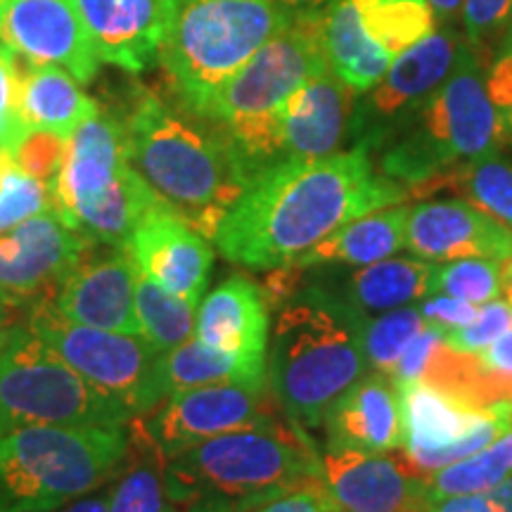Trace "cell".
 <instances>
[{
  "label": "cell",
  "mask_w": 512,
  "mask_h": 512,
  "mask_svg": "<svg viewBox=\"0 0 512 512\" xmlns=\"http://www.w3.org/2000/svg\"><path fill=\"white\" fill-rule=\"evenodd\" d=\"M486 91L501 117L505 133L512 138V41L508 36L503 38L494 60L486 67Z\"/></svg>",
  "instance_id": "cell-42"
},
{
  "label": "cell",
  "mask_w": 512,
  "mask_h": 512,
  "mask_svg": "<svg viewBox=\"0 0 512 512\" xmlns=\"http://www.w3.org/2000/svg\"><path fill=\"white\" fill-rule=\"evenodd\" d=\"M323 46L330 72L354 93L370 91L392 64V57L363 34L354 0H330L325 5Z\"/></svg>",
  "instance_id": "cell-28"
},
{
  "label": "cell",
  "mask_w": 512,
  "mask_h": 512,
  "mask_svg": "<svg viewBox=\"0 0 512 512\" xmlns=\"http://www.w3.org/2000/svg\"><path fill=\"white\" fill-rule=\"evenodd\" d=\"M126 249L140 273L197 306L214 268V247L176 211L164 202L147 209Z\"/></svg>",
  "instance_id": "cell-19"
},
{
  "label": "cell",
  "mask_w": 512,
  "mask_h": 512,
  "mask_svg": "<svg viewBox=\"0 0 512 512\" xmlns=\"http://www.w3.org/2000/svg\"><path fill=\"white\" fill-rule=\"evenodd\" d=\"M460 24L467 46L486 67L512 24V0H463Z\"/></svg>",
  "instance_id": "cell-38"
},
{
  "label": "cell",
  "mask_w": 512,
  "mask_h": 512,
  "mask_svg": "<svg viewBox=\"0 0 512 512\" xmlns=\"http://www.w3.org/2000/svg\"><path fill=\"white\" fill-rule=\"evenodd\" d=\"M505 36H508V38H510V41H512V24H510V29H508V34H505Z\"/></svg>",
  "instance_id": "cell-55"
},
{
  "label": "cell",
  "mask_w": 512,
  "mask_h": 512,
  "mask_svg": "<svg viewBox=\"0 0 512 512\" xmlns=\"http://www.w3.org/2000/svg\"><path fill=\"white\" fill-rule=\"evenodd\" d=\"M475 356L489 373L512 380V330L505 332V335L501 339H496L489 349L479 351Z\"/></svg>",
  "instance_id": "cell-45"
},
{
  "label": "cell",
  "mask_w": 512,
  "mask_h": 512,
  "mask_svg": "<svg viewBox=\"0 0 512 512\" xmlns=\"http://www.w3.org/2000/svg\"><path fill=\"white\" fill-rule=\"evenodd\" d=\"M512 475V427L475 456L441 467L427 477L432 501L448 496L489 494Z\"/></svg>",
  "instance_id": "cell-34"
},
{
  "label": "cell",
  "mask_w": 512,
  "mask_h": 512,
  "mask_svg": "<svg viewBox=\"0 0 512 512\" xmlns=\"http://www.w3.org/2000/svg\"><path fill=\"white\" fill-rule=\"evenodd\" d=\"M278 3L297 12H311V10H323L330 0H278Z\"/></svg>",
  "instance_id": "cell-50"
},
{
  "label": "cell",
  "mask_w": 512,
  "mask_h": 512,
  "mask_svg": "<svg viewBox=\"0 0 512 512\" xmlns=\"http://www.w3.org/2000/svg\"><path fill=\"white\" fill-rule=\"evenodd\" d=\"M356 328L366 366L380 373H392L396 361L415 335L427 328V323L418 306H401L380 316L356 318Z\"/></svg>",
  "instance_id": "cell-35"
},
{
  "label": "cell",
  "mask_w": 512,
  "mask_h": 512,
  "mask_svg": "<svg viewBox=\"0 0 512 512\" xmlns=\"http://www.w3.org/2000/svg\"><path fill=\"white\" fill-rule=\"evenodd\" d=\"M408 197L401 183L380 174L363 147L285 162L247 183L223 216L214 245L230 264L275 271L302 259L349 221Z\"/></svg>",
  "instance_id": "cell-1"
},
{
  "label": "cell",
  "mask_w": 512,
  "mask_h": 512,
  "mask_svg": "<svg viewBox=\"0 0 512 512\" xmlns=\"http://www.w3.org/2000/svg\"><path fill=\"white\" fill-rule=\"evenodd\" d=\"M406 249L427 261H503L512 254V230L467 200L420 202L408 209Z\"/></svg>",
  "instance_id": "cell-21"
},
{
  "label": "cell",
  "mask_w": 512,
  "mask_h": 512,
  "mask_svg": "<svg viewBox=\"0 0 512 512\" xmlns=\"http://www.w3.org/2000/svg\"><path fill=\"white\" fill-rule=\"evenodd\" d=\"M430 512H498V508L486 494H465L432 501Z\"/></svg>",
  "instance_id": "cell-46"
},
{
  "label": "cell",
  "mask_w": 512,
  "mask_h": 512,
  "mask_svg": "<svg viewBox=\"0 0 512 512\" xmlns=\"http://www.w3.org/2000/svg\"><path fill=\"white\" fill-rule=\"evenodd\" d=\"M136 313L140 323V337L157 354L181 347L195 337L197 306L176 297L155 280L138 271L136 283Z\"/></svg>",
  "instance_id": "cell-33"
},
{
  "label": "cell",
  "mask_w": 512,
  "mask_h": 512,
  "mask_svg": "<svg viewBox=\"0 0 512 512\" xmlns=\"http://www.w3.org/2000/svg\"><path fill=\"white\" fill-rule=\"evenodd\" d=\"M81 86L67 69L24 62L19 67V117L24 128L72 138L76 128L100 110V102Z\"/></svg>",
  "instance_id": "cell-26"
},
{
  "label": "cell",
  "mask_w": 512,
  "mask_h": 512,
  "mask_svg": "<svg viewBox=\"0 0 512 512\" xmlns=\"http://www.w3.org/2000/svg\"><path fill=\"white\" fill-rule=\"evenodd\" d=\"M287 420L268 384L221 382L176 392L140 418L166 460L228 432Z\"/></svg>",
  "instance_id": "cell-14"
},
{
  "label": "cell",
  "mask_w": 512,
  "mask_h": 512,
  "mask_svg": "<svg viewBox=\"0 0 512 512\" xmlns=\"http://www.w3.org/2000/svg\"><path fill=\"white\" fill-rule=\"evenodd\" d=\"M501 294L512 304V254L501 261Z\"/></svg>",
  "instance_id": "cell-51"
},
{
  "label": "cell",
  "mask_w": 512,
  "mask_h": 512,
  "mask_svg": "<svg viewBox=\"0 0 512 512\" xmlns=\"http://www.w3.org/2000/svg\"><path fill=\"white\" fill-rule=\"evenodd\" d=\"M325 10V8H323ZM323 10L297 12L290 27L261 46L190 117L219 131L249 181L273 169L271 126L287 98L328 69Z\"/></svg>",
  "instance_id": "cell-5"
},
{
  "label": "cell",
  "mask_w": 512,
  "mask_h": 512,
  "mask_svg": "<svg viewBox=\"0 0 512 512\" xmlns=\"http://www.w3.org/2000/svg\"><path fill=\"white\" fill-rule=\"evenodd\" d=\"M12 162V155L8 150H0V188H3V176H5V169H8V164Z\"/></svg>",
  "instance_id": "cell-54"
},
{
  "label": "cell",
  "mask_w": 512,
  "mask_h": 512,
  "mask_svg": "<svg viewBox=\"0 0 512 512\" xmlns=\"http://www.w3.org/2000/svg\"><path fill=\"white\" fill-rule=\"evenodd\" d=\"M422 318H425L427 328L437 330L439 335H448V332L465 328L477 316L475 304L463 302V299L448 297V294H434V297L425 299L420 306Z\"/></svg>",
  "instance_id": "cell-43"
},
{
  "label": "cell",
  "mask_w": 512,
  "mask_h": 512,
  "mask_svg": "<svg viewBox=\"0 0 512 512\" xmlns=\"http://www.w3.org/2000/svg\"><path fill=\"white\" fill-rule=\"evenodd\" d=\"M110 512H174L166 489V456L140 418L128 422V448L110 482Z\"/></svg>",
  "instance_id": "cell-30"
},
{
  "label": "cell",
  "mask_w": 512,
  "mask_h": 512,
  "mask_svg": "<svg viewBox=\"0 0 512 512\" xmlns=\"http://www.w3.org/2000/svg\"><path fill=\"white\" fill-rule=\"evenodd\" d=\"M320 268L313 275V283L328 290L339 299L356 318L380 316V313L413 306L430 294V280L434 261L418 259H389L370 266H358L351 273H335L332 266Z\"/></svg>",
  "instance_id": "cell-25"
},
{
  "label": "cell",
  "mask_w": 512,
  "mask_h": 512,
  "mask_svg": "<svg viewBox=\"0 0 512 512\" xmlns=\"http://www.w3.org/2000/svg\"><path fill=\"white\" fill-rule=\"evenodd\" d=\"M427 477L403 448L320 453V479L337 512H430Z\"/></svg>",
  "instance_id": "cell-15"
},
{
  "label": "cell",
  "mask_w": 512,
  "mask_h": 512,
  "mask_svg": "<svg viewBox=\"0 0 512 512\" xmlns=\"http://www.w3.org/2000/svg\"><path fill=\"white\" fill-rule=\"evenodd\" d=\"M361 29L389 57H399L437 29L427 0H354Z\"/></svg>",
  "instance_id": "cell-32"
},
{
  "label": "cell",
  "mask_w": 512,
  "mask_h": 512,
  "mask_svg": "<svg viewBox=\"0 0 512 512\" xmlns=\"http://www.w3.org/2000/svg\"><path fill=\"white\" fill-rule=\"evenodd\" d=\"M55 211V192L22 169L12 157L0 188V233L43 211Z\"/></svg>",
  "instance_id": "cell-37"
},
{
  "label": "cell",
  "mask_w": 512,
  "mask_h": 512,
  "mask_svg": "<svg viewBox=\"0 0 512 512\" xmlns=\"http://www.w3.org/2000/svg\"><path fill=\"white\" fill-rule=\"evenodd\" d=\"M162 202L126 155L117 114L100 110L67 140L55 211L95 245L126 249L145 211Z\"/></svg>",
  "instance_id": "cell-9"
},
{
  "label": "cell",
  "mask_w": 512,
  "mask_h": 512,
  "mask_svg": "<svg viewBox=\"0 0 512 512\" xmlns=\"http://www.w3.org/2000/svg\"><path fill=\"white\" fill-rule=\"evenodd\" d=\"M430 294H448L470 304H486L501 297V261L465 256L434 261Z\"/></svg>",
  "instance_id": "cell-36"
},
{
  "label": "cell",
  "mask_w": 512,
  "mask_h": 512,
  "mask_svg": "<svg viewBox=\"0 0 512 512\" xmlns=\"http://www.w3.org/2000/svg\"><path fill=\"white\" fill-rule=\"evenodd\" d=\"M93 245L53 209L31 216L0 233V294L17 306L55 297Z\"/></svg>",
  "instance_id": "cell-16"
},
{
  "label": "cell",
  "mask_w": 512,
  "mask_h": 512,
  "mask_svg": "<svg viewBox=\"0 0 512 512\" xmlns=\"http://www.w3.org/2000/svg\"><path fill=\"white\" fill-rule=\"evenodd\" d=\"M64 152H67V138L50 131H27L24 138L17 143L12 157H15V162L27 174L43 181L55 192L57 176L62 171Z\"/></svg>",
  "instance_id": "cell-40"
},
{
  "label": "cell",
  "mask_w": 512,
  "mask_h": 512,
  "mask_svg": "<svg viewBox=\"0 0 512 512\" xmlns=\"http://www.w3.org/2000/svg\"><path fill=\"white\" fill-rule=\"evenodd\" d=\"M467 50V41L458 27H441L425 36L389 64L387 74L354 105L351 117V147L380 152L389 138L406 124L430 95L444 83L460 57Z\"/></svg>",
  "instance_id": "cell-12"
},
{
  "label": "cell",
  "mask_w": 512,
  "mask_h": 512,
  "mask_svg": "<svg viewBox=\"0 0 512 512\" xmlns=\"http://www.w3.org/2000/svg\"><path fill=\"white\" fill-rule=\"evenodd\" d=\"M126 155L150 190L197 233L214 240L249 178L219 131L147 88L133 93L124 117Z\"/></svg>",
  "instance_id": "cell-2"
},
{
  "label": "cell",
  "mask_w": 512,
  "mask_h": 512,
  "mask_svg": "<svg viewBox=\"0 0 512 512\" xmlns=\"http://www.w3.org/2000/svg\"><path fill=\"white\" fill-rule=\"evenodd\" d=\"M102 247L105 252H93L95 245L88 249L67 280L57 287L53 297L57 309L86 328L140 335L136 261L128 249Z\"/></svg>",
  "instance_id": "cell-20"
},
{
  "label": "cell",
  "mask_w": 512,
  "mask_h": 512,
  "mask_svg": "<svg viewBox=\"0 0 512 512\" xmlns=\"http://www.w3.org/2000/svg\"><path fill=\"white\" fill-rule=\"evenodd\" d=\"M408 209L411 207H406V204H394V207L375 209L370 214L358 216V219L335 230L330 238H325L309 254H304L302 259L290 266L358 268L389 259V256L406 247Z\"/></svg>",
  "instance_id": "cell-27"
},
{
  "label": "cell",
  "mask_w": 512,
  "mask_h": 512,
  "mask_svg": "<svg viewBox=\"0 0 512 512\" xmlns=\"http://www.w3.org/2000/svg\"><path fill=\"white\" fill-rule=\"evenodd\" d=\"M356 93L330 67L297 88L271 126L273 162H311L344 150L351 138Z\"/></svg>",
  "instance_id": "cell-18"
},
{
  "label": "cell",
  "mask_w": 512,
  "mask_h": 512,
  "mask_svg": "<svg viewBox=\"0 0 512 512\" xmlns=\"http://www.w3.org/2000/svg\"><path fill=\"white\" fill-rule=\"evenodd\" d=\"M316 479L320 451L287 420L221 434L166 460L174 512H252Z\"/></svg>",
  "instance_id": "cell-4"
},
{
  "label": "cell",
  "mask_w": 512,
  "mask_h": 512,
  "mask_svg": "<svg viewBox=\"0 0 512 512\" xmlns=\"http://www.w3.org/2000/svg\"><path fill=\"white\" fill-rule=\"evenodd\" d=\"M299 271L297 292L271 311L266 384L287 422L311 432L368 366L354 313Z\"/></svg>",
  "instance_id": "cell-3"
},
{
  "label": "cell",
  "mask_w": 512,
  "mask_h": 512,
  "mask_svg": "<svg viewBox=\"0 0 512 512\" xmlns=\"http://www.w3.org/2000/svg\"><path fill=\"white\" fill-rule=\"evenodd\" d=\"M297 10L278 0H166L159 64L178 110L195 114L261 46L290 27Z\"/></svg>",
  "instance_id": "cell-6"
},
{
  "label": "cell",
  "mask_w": 512,
  "mask_h": 512,
  "mask_svg": "<svg viewBox=\"0 0 512 512\" xmlns=\"http://www.w3.org/2000/svg\"><path fill=\"white\" fill-rule=\"evenodd\" d=\"M486 496L491 498V503L496 505L498 512H512V475L508 479H503L498 486H494Z\"/></svg>",
  "instance_id": "cell-49"
},
{
  "label": "cell",
  "mask_w": 512,
  "mask_h": 512,
  "mask_svg": "<svg viewBox=\"0 0 512 512\" xmlns=\"http://www.w3.org/2000/svg\"><path fill=\"white\" fill-rule=\"evenodd\" d=\"M126 427L34 425L0 437V512H53L117 472Z\"/></svg>",
  "instance_id": "cell-8"
},
{
  "label": "cell",
  "mask_w": 512,
  "mask_h": 512,
  "mask_svg": "<svg viewBox=\"0 0 512 512\" xmlns=\"http://www.w3.org/2000/svg\"><path fill=\"white\" fill-rule=\"evenodd\" d=\"M512 330V304L508 299H491L482 309H477V316L465 328L448 332L444 342L448 347L463 354H479V351L489 349L496 339H501L505 332Z\"/></svg>",
  "instance_id": "cell-39"
},
{
  "label": "cell",
  "mask_w": 512,
  "mask_h": 512,
  "mask_svg": "<svg viewBox=\"0 0 512 512\" xmlns=\"http://www.w3.org/2000/svg\"><path fill=\"white\" fill-rule=\"evenodd\" d=\"M136 415L67 366L27 325L0 358V437L34 425L126 427Z\"/></svg>",
  "instance_id": "cell-10"
},
{
  "label": "cell",
  "mask_w": 512,
  "mask_h": 512,
  "mask_svg": "<svg viewBox=\"0 0 512 512\" xmlns=\"http://www.w3.org/2000/svg\"><path fill=\"white\" fill-rule=\"evenodd\" d=\"M252 512H337L332 505L328 491H325L323 479L309 482L297 489L287 491V494L273 498Z\"/></svg>",
  "instance_id": "cell-44"
},
{
  "label": "cell",
  "mask_w": 512,
  "mask_h": 512,
  "mask_svg": "<svg viewBox=\"0 0 512 512\" xmlns=\"http://www.w3.org/2000/svg\"><path fill=\"white\" fill-rule=\"evenodd\" d=\"M10 335H12V325H3V328H0V358H3L5 349H8Z\"/></svg>",
  "instance_id": "cell-53"
},
{
  "label": "cell",
  "mask_w": 512,
  "mask_h": 512,
  "mask_svg": "<svg viewBox=\"0 0 512 512\" xmlns=\"http://www.w3.org/2000/svg\"><path fill=\"white\" fill-rule=\"evenodd\" d=\"M221 382L266 384V363L223 354V351L207 347L197 337H190L181 347L159 354L157 358L155 387L162 401L176 392H185V389Z\"/></svg>",
  "instance_id": "cell-29"
},
{
  "label": "cell",
  "mask_w": 512,
  "mask_h": 512,
  "mask_svg": "<svg viewBox=\"0 0 512 512\" xmlns=\"http://www.w3.org/2000/svg\"><path fill=\"white\" fill-rule=\"evenodd\" d=\"M0 43L24 62L67 69L83 86L102 64L74 0H0Z\"/></svg>",
  "instance_id": "cell-17"
},
{
  "label": "cell",
  "mask_w": 512,
  "mask_h": 512,
  "mask_svg": "<svg viewBox=\"0 0 512 512\" xmlns=\"http://www.w3.org/2000/svg\"><path fill=\"white\" fill-rule=\"evenodd\" d=\"M195 337L223 354L266 363L271 306L261 283L230 275L197 306Z\"/></svg>",
  "instance_id": "cell-24"
},
{
  "label": "cell",
  "mask_w": 512,
  "mask_h": 512,
  "mask_svg": "<svg viewBox=\"0 0 512 512\" xmlns=\"http://www.w3.org/2000/svg\"><path fill=\"white\" fill-rule=\"evenodd\" d=\"M325 451L389 453L403 446L399 384L389 373H363L325 413Z\"/></svg>",
  "instance_id": "cell-22"
},
{
  "label": "cell",
  "mask_w": 512,
  "mask_h": 512,
  "mask_svg": "<svg viewBox=\"0 0 512 512\" xmlns=\"http://www.w3.org/2000/svg\"><path fill=\"white\" fill-rule=\"evenodd\" d=\"M508 133L486 91V67L472 53L408 117L377 155V169L411 190L456 166L498 152Z\"/></svg>",
  "instance_id": "cell-7"
},
{
  "label": "cell",
  "mask_w": 512,
  "mask_h": 512,
  "mask_svg": "<svg viewBox=\"0 0 512 512\" xmlns=\"http://www.w3.org/2000/svg\"><path fill=\"white\" fill-rule=\"evenodd\" d=\"M17 309H19L17 304H12L8 297H3V294H0V328H3V325H10V320H12V316H15Z\"/></svg>",
  "instance_id": "cell-52"
},
{
  "label": "cell",
  "mask_w": 512,
  "mask_h": 512,
  "mask_svg": "<svg viewBox=\"0 0 512 512\" xmlns=\"http://www.w3.org/2000/svg\"><path fill=\"white\" fill-rule=\"evenodd\" d=\"M456 192L512 230V164L498 152L472 159L411 190V197Z\"/></svg>",
  "instance_id": "cell-31"
},
{
  "label": "cell",
  "mask_w": 512,
  "mask_h": 512,
  "mask_svg": "<svg viewBox=\"0 0 512 512\" xmlns=\"http://www.w3.org/2000/svg\"><path fill=\"white\" fill-rule=\"evenodd\" d=\"M434 10L437 24L441 27H456L460 22V10H463V0H427Z\"/></svg>",
  "instance_id": "cell-48"
},
{
  "label": "cell",
  "mask_w": 512,
  "mask_h": 512,
  "mask_svg": "<svg viewBox=\"0 0 512 512\" xmlns=\"http://www.w3.org/2000/svg\"><path fill=\"white\" fill-rule=\"evenodd\" d=\"M27 128L19 117V62L17 55L0 43V150L15 152Z\"/></svg>",
  "instance_id": "cell-41"
},
{
  "label": "cell",
  "mask_w": 512,
  "mask_h": 512,
  "mask_svg": "<svg viewBox=\"0 0 512 512\" xmlns=\"http://www.w3.org/2000/svg\"><path fill=\"white\" fill-rule=\"evenodd\" d=\"M100 62L140 74L159 62L166 0H74Z\"/></svg>",
  "instance_id": "cell-23"
},
{
  "label": "cell",
  "mask_w": 512,
  "mask_h": 512,
  "mask_svg": "<svg viewBox=\"0 0 512 512\" xmlns=\"http://www.w3.org/2000/svg\"><path fill=\"white\" fill-rule=\"evenodd\" d=\"M27 328L83 380L117 399L136 418L162 403L155 387L159 354L140 335L74 323L57 309L53 297H41L27 306Z\"/></svg>",
  "instance_id": "cell-11"
},
{
  "label": "cell",
  "mask_w": 512,
  "mask_h": 512,
  "mask_svg": "<svg viewBox=\"0 0 512 512\" xmlns=\"http://www.w3.org/2000/svg\"><path fill=\"white\" fill-rule=\"evenodd\" d=\"M403 453L425 475L475 456L512 427V399L477 408L425 382L399 384Z\"/></svg>",
  "instance_id": "cell-13"
},
{
  "label": "cell",
  "mask_w": 512,
  "mask_h": 512,
  "mask_svg": "<svg viewBox=\"0 0 512 512\" xmlns=\"http://www.w3.org/2000/svg\"><path fill=\"white\" fill-rule=\"evenodd\" d=\"M110 482L98 486L91 494L79 496L72 503L62 505L60 512H110Z\"/></svg>",
  "instance_id": "cell-47"
}]
</instances>
